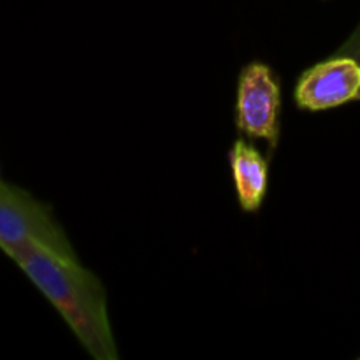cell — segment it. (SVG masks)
<instances>
[{
  "instance_id": "6da1fadb",
  "label": "cell",
  "mask_w": 360,
  "mask_h": 360,
  "mask_svg": "<svg viewBox=\"0 0 360 360\" xmlns=\"http://www.w3.org/2000/svg\"><path fill=\"white\" fill-rule=\"evenodd\" d=\"M9 257L55 306L91 357L118 359L108 313V295L91 271L81 266L77 259H65L37 245L25 246Z\"/></svg>"
},
{
  "instance_id": "7a4b0ae2",
  "label": "cell",
  "mask_w": 360,
  "mask_h": 360,
  "mask_svg": "<svg viewBox=\"0 0 360 360\" xmlns=\"http://www.w3.org/2000/svg\"><path fill=\"white\" fill-rule=\"evenodd\" d=\"M37 245L65 259H77L51 210L25 190L0 181V250L6 255Z\"/></svg>"
},
{
  "instance_id": "3957f363",
  "label": "cell",
  "mask_w": 360,
  "mask_h": 360,
  "mask_svg": "<svg viewBox=\"0 0 360 360\" xmlns=\"http://www.w3.org/2000/svg\"><path fill=\"white\" fill-rule=\"evenodd\" d=\"M281 88L273 69L262 62L243 67L236 95V129L276 150L281 132Z\"/></svg>"
},
{
  "instance_id": "277c9868",
  "label": "cell",
  "mask_w": 360,
  "mask_h": 360,
  "mask_svg": "<svg viewBox=\"0 0 360 360\" xmlns=\"http://www.w3.org/2000/svg\"><path fill=\"white\" fill-rule=\"evenodd\" d=\"M359 91L360 62L336 53L299 76L294 98L299 109L316 112L357 101Z\"/></svg>"
},
{
  "instance_id": "5b68a950",
  "label": "cell",
  "mask_w": 360,
  "mask_h": 360,
  "mask_svg": "<svg viewBox=\"0 0 360 360\" xmlns=\"http://www.w3.org/2000/svg\"><path fill=\"white\" fill-rule=\"evenodd\" d=\"M229 164L239 206L246 213H255L267 195L269 164L264 155L245 139L234 141L229 151Z\"/></svg>"
},
{
  "instance_id": "8992f818",
  "label": "cell",
  "mask_w": 360,
  "mask_h": 360,
  "mask_svg": "<svg viewBox=\"0 0 360 360\" xmlns=\"http://www.w3.org/2000/svg\"><path fill=\"white\" fill-rule=\"evenodd\" d=\"M338 55H347L352 56V58L359 60L360 62V21L357 23V27L354 28L350 35L347 37V41L340 46L338 49Z\"/></svg>"
},
{
  "instance_id": "52a82bcc",
  "label": "cell",
  "mask_w": 360,
  "mask_h": 360,
  "mask_svg": "<svg viewBox=\"0 0 360 360\" xmlns=\"http://www.w3.org/2000/svg\"><path fill=\"white\" fill-rule=\"evenodd\" d=\"M357 101H360V91H359V97H357Z\"/></svg>"
}]
</instances>
